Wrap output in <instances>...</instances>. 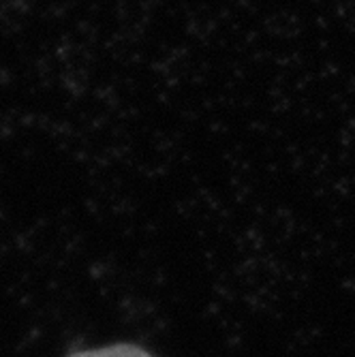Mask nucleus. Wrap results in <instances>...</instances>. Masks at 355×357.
I'll return each mask as SVG.
<instances>
[{"instance_id": "nucleus-1", "label": "nucleus", "mask_w": 355, "mask_h": 357, "mask_svg": "<svg viewBox=\"0 0 355 357\" xmlns=\"http://www.w3.org/2000/svg\"><path fill=\"white\" fill-rule=\"evenodd\" d=\"M69 357H152V355L135 344H112V347H103V349L80 351Z\"/></svg>"}]
</instances>
